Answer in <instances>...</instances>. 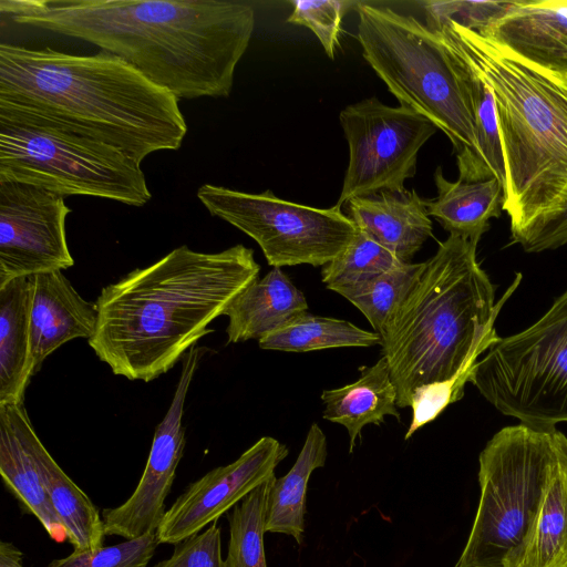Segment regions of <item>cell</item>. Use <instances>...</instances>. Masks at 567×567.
I'll return each instance as SVG.
<instances>
[{
	"label": "cell",
	"mask_w": 567,
	"mask_h": 567,
	"mask_svg": "<svg viewBox=\"0 0 567 567\" xmlns=\"http://www.w3.org/2000/svg\"><path fill=\"white\" fill-rule=\"evenodd\" d=\"M6 406L35 462L50 502L66 530L69 543L75 550H95L103 547L106 535L97 507L48 452L37 435L23 403Z\"/></svg>",
	"instance_id": "2e32d148"
},
{
	"label": "cell",
	"mask_w": 567,
	"mask_h": 567,
	"mask_svg": "<svg viewBox=\"0 0 567 567\" xmlns=\"http://www.w3.org/2000/svg\"><path fill=\"white\" fill-rule=\"evenodd\" d=\"M23 553L12 543L0 542V567H23Z\"/></svg>",
	"instance_id": "d590c367"
},
{
	"label": "cell",
	"mask_w": 567,
	"mask_h": 567,
	"mask_svg": "<svg viewBox=\"0 0 567 567\" xmlns=\"http://www.w3.org/2000/svg\"><path fill=\"white\" fill-rule=\"evenodd\" d=\"M327 458V439L317 423L306 436L303 446L289 472L275 480L268 502L266 533L292 536L298 544L306 529V496L312 472L323 467Z\"/></svg>",
	"instance_id": "d4e9b609"
},
{
	"label": "cell",
	"mask_w": 567,
	"mask_h": 567,
	"mask_svg": "<svg viewBox=\"0 0 567 567\" xmlns=\"http://www.w3.org/2000/svg\"><path fill=\"white\" fill-rule=\"evenodd\" d=\"M514 1H425L426 25L432 28L445 21L482 32L497 21Z\"/></svg>",
	"instance_id": "d6a6232c"
},
{
	"label": "cell",
	"mask_w": 567,
	"mask_h": 567,
	"mask_svg": "<svg viewBox=\"0 0 567 567\" xmlns=\"http://www.w3.org/2000/svg\"><path fill=\"white\" fill-rule=\"evenodd\" d=\"M461 61L465 66L466 82L474 116L476 147L481 166V179L486 181L489 178H496L502 186H504V156L493 94L475 71L462 59Z\"/></svg>",
	"instance_id": "f546056e"
},
{
	"label": "cell",
	"mask_w": 567,
	"mask_h": 567,
	"mask_svg": "<svg viewBox=\"0 0 567 567\" xmlns=\"http://www.w3.org/2000/svg\"><path fill=\"white\" fill-rule=\"evenodd\" d=\"M275 480L274 474L228 514L229 542L225 567H267L264 535L269 494Z\"/></svg>",
	"instance_id": "83f0119b"
},
{
	"label": "cell",
	"mask_w": 567,
	"mask_h": 567,
	"mask_svg": "<svg viewBox=\"0 0 567 567\" xmlns=\"http://www.w3.org/2000/svg\"><path fill=\"white\" fill-rule=\"evenodd\" d=\"M287 21L310 29L320 41L326 54L334 59L339 45L342 19L358 2L343 0H293Z\"/></svg>",
	"instance_id": "1f68e13d"
},
{
	"label": "cell",
	"mask_w": 567,
	"mask_h": 567,
	"mask_svg": "<svg viewBox=\"0 0 567 567\" xmlns=\"http://www.w3.org/2000/svg\"><path fill=\"white\" fill-rule=\"evenodd\" d=\"M321 400L324 404L322 417L343 425L348 431L350 453L365 425H379L386 415L400 420L396 389L384 357L373 365L362 367L357 381L322 391Z\"/></svg>",
	"instance_id": "44dd1931"
},
{
	"label": "cell",
	"mask_w": 567,
	"mask_h": 567,
	"mask_svg": "<svg viewBox=\"0 0 567 567\" xmlns=\"http://www.w3.org/2000/svg\"><path fill=\"white\" fill-rule=\"evenodd\" d=\"M0 99L113 145L138 164L181 147L178 99L106 52L72 54L0 44Z\"/></svg>",
	"instance_id": "3957f363"
},
{
	"label": "cell",
	"mask_w": 567,
	"mask_h": 567,
	"mask_svg": "<svg viewBox=\"0 0 567 567\" xmlns=\"http://www.w3.org/2000/svg\"><path fill=\"white\" fill-rule=\"evenodd\" d=\"M355 7L365 61L400 105L426 117L447 136L458 179L482 181L464 63L414 17L368 2Z\"/></svg>",
	"instance_id": "8992f818"
},
{
	"label": "cell",
	"mask_w": 567,
	"mask_h": 567,
	"mask_svg": "<svg viewBox=\"0 0 567 567\" xmlns=\"http://www.w3.org/2000/svg\"><path fill=\"white\" fill-rule=\"evenodd\" d=\"M208 348L194 346L182 358V370L171 405L156 426L148 458L132 495L122 505L102 512L106 536L133 539L156 532L165 515L168 496L186 439L183 415L186 396Z\"/></svg>",
	"instance_id": "4fadbf2b"
},
{
	"label": "cell",
	"mask_w": 567,
	"mask_h": 567,
	"mask_svg": "<svg viewBox=\"0 0 567 567\" xmlns=\"http://www.w3.org/2000/svg\"><path fill=\"white\" fill-rule=\"evenodd\" d=\"M424 262H401L365 281L336 292L349 300L368 319L374 332L383 336L402 302L419 280Z\"/></svg>",
	"instance_id": "4316f807"
},
{
	"label": "cell",
	"mask_w": 567,
	"mask_h": 567,
	"mask_svg": "<svg viewBox=\"0 0 567 567\" xmlns=\"http://www.w3.org/2000/svg\"><path fill=\"white\" fill-rule=\"evenodd\" d=\"M288 453L278 440L262 436L236 461L190 483L165 512L156 529L158 544L176 545L218 520L274 475Z\"/></svg>",
	"instance_id": "5bb4252c"
},
{
	"label": "cell",
	"mask_w": 567,
	"mask_h": 567,
	"mask_svg": "<svg viewBox=\"0 0 567 567\" xmlns=\"http://www.w3.org/2000/svg\"><path fill=\"white\" fill-rule=\"evenodd\" d=\"M14 23L92 43L176 99L227 97L255 10L221 0H1Z\"/></svg>",
	"instance_id": "6da1fadb"
},
{
	"label": "cell",
	"mask_w": 567,
	"mask_h": 567,
	"mask_svg": "<svg viewBox=\"0 0 567 567\" xmlns=\"http://www.w3.org/2000/svg\"><path fill=\"white\" fill-rule=\"evenodd\" d=\"M504 567H567V454L558 442L534 518Z\"/></svg>",
	"instance_id": "ffe728a7"
},
{
	"label": "cell",
	"mask_w": 567,
	"mask_h": 567,
	"mask_svg": "<svg viewBox=\"0 0 567 567\" xmlns=\"http://www.w3.org/2000/svg\"><path fill=\"white\" fill-rule=\"evenodd\" d=\"M153 567H225L221 529L217 520L200 533L176 544L171 557Z\"/></svg>",
	"instance_id": "836d02e7"
},
{
	"label": "cell",
	"mask_w": 567,
	"mask_h": 567,
	"mask_svg": "<svg viewBox=\"0 0 567 567\" xmlns=\"http://www.w3.org/2000/svg\"><path fill=\"white\" fill-rule=\"evenodd\" d=\"M491 90L512 239L567 205V72L537 65L453 21L430 28Z\"/></svg>",
	"instance_id": "277c9868"
},
{
	"label": "cell",
	"mask_w": 567,
	"mask_h": 567,
	"mask_svg": "<svg viewBox=\"0 0 567 567\" xmlns=\"http://www.w3.org/2000/svg\"><path fill=\"white\" fill-rule=\"evenodd\" d=\"M64 197L29 184L0 182V287L74 265L65 236Z\"/></svg>",
	"instance_id": "7c38bea8"
},
{
	"label": "cell",
	"mask_w": 567,
	"mask_h": 567,
	"mask_svg": "<svg viewBox=\"0 0 567 567\" xmlns=\"http://www.w3.org/2000/svg\"><path fill=\"white\" fill-rule=\"evenodd\" d=\"M470 382L527 427L555 432L567 422V290L530 327L498 338Z\"/></svg>",
	"instance_id": "9c48e42d"
},
{
	"label": "cell",
	"mask_w": 567,
	"mask_h": 567,
	"mask_svg": "<svg viewBox=\"0 0 567 567\" xmlns=\"http://www.w3.org/2000/svg\"><path fill=\"white\" fill-rule=\"evenodd\" d=\"M31 281L30 353L32 375L64 343L90 339L96 328L95 302L83 299L61 270L33 275Z\"/></svg>",
	"instance_id": "9a60e30c"
},
{
	"label": "cell",
	"mask_w": 567,
	"mask_h": 567,
	"mask_svg": "<svg viewBox=\"0 0 567 567\" xmlns=\"http://www.w3.org/2000/svg\"><path fill=\"white\" fill-rule=\"evenodd\" d=\"M31 281L16 278L0 287V405L23 403L32 375Z\"/></svg>",
	"instance_id": "7402d4cb"
},
{
	"label": "cell",
	"mask_w": 567,
	"mask_h": 567,
	"mask_svg": "<svg viewBox=\"0 0 567 567\" xmlns=\"http://www.w3.org/2000/svg\"><path fill=\"white\" fill-rule=\"evenodd\" d=\"M305 295L281 268L248 285L225 311L227 343L260 340L307 313Z\"/></svg>",
	"instance_id": "d6986e66"
},
{
	"label": "cell",
	"mask_w": 567,
	"mask_h": 567,
	"mask_svg": "<svg viewBox=\"0 0 567 567\" xmlns=\"http://www.w3.org/2000/svg\"><path fill=\"white\" fill-rule=\"evenodd\" d=\"M478 33L537 65L567 72V0L514 1Z\"/></svg>",
	"instance_id": "ac0fdd59"
},
{
	"label": "cell",
	"mask_w": 567,
	"mask_h": 567,
	"mask_svg": "<svg viewBox=\"0 0 567 567\" xmlns=\"http://www.w3.org/2000/svg\"><path fill=\"white\" fill-rule=\"evenodd\" d=\"M63 197L93 196L130 206L152 198L141 164L118 148L28 107L0 99V182Z\"/></svg>",
	"instance_id": "52a82bcc"
},
{
	"label": "cell",
	"mask_w": 567,
	"mask_h": 567,
	"mask_svg": "<svg viewBox=\"0 0 567 567\" xmlns=\"http://www.w3.org/2000/svg\"><path fill=\"white\" fill-rule=\"evenodd\" d=\"M555 432L519 423L487 442L478 457L476 515L455 567H504L537 511L557 447Z\"/></svg>",
	"instance_id": "ba28073f"
},
{
	"label": "cell",
	"mask_w": 567,
	"mask_h": 567,
	"mask_svg": "<svg viewBox=\"0 0 567 567\" xmlns=\"http://www.w3.org/2000/svg\"><path fill=\"white\" fill-rule=\"evenodd\" d=\"M526 252L557 249L567 244V205L513 239Z\"/></svg>",
	"instance_id": "e575fe53"
},
{
	"label": "cell",
	"mask_w": 567,
	"mask_h": 567,
	"mask_svg": "<svg viewBox=\"0 0 567 567\" xmlns=\"http://www.w3.org/2000/svg\"><path fill=\"white\" fill-rule=\"evenodd\" d=\"M158 545L156 532L95 550H73L48 567H147Z\"/></svg>",
	"instance_id": "4dcf8cb0"
},
{
	"label": "cell",
	"mask_w": 567,
	"mask_h": 567,
	"mask_svg": "<svg viewBox=\"0 0 567 567\" xmlns=\"http://www.w3.org/2000/svg\"><path fill=\"white\" fill-rule=\"evenodd\" d=\"M476 241L449 235L381 337L398 408L422 386L473 372L499 338L496 317L520 275L495 303V288L477 260Z\"/></svg>",
	"instance_id": "5b68a950"
},
{
	"label": "cell",
	"mask_w": 567,
	"mask_h": 567,
	"mask_svg": "<svg viewBox=\"0 0 567 567\" xmlns=\"http://www.w3.org/2000/svg\"><path fill=\"white\" fill-rule=\"evenodd\" d=\"M197 197L213 216L252 238L274 268L323 267L354 238L358 228L341 207L317 208L277 197L202 185Z\"/></svg>",
	"instance_id": "30bf717a"
},
{
	"label": "cell",
	"mask_w": 567,
	"mask_h": 567,
	"mask_svg": "<svg viewBox=\"0 0 567 567\" xmlns=\"http://www.w3.org/2000/svg\"><path fill=\"white\" fill-rule=\"evenodd\" d=\"M556 440L563 451L567 454V437L558 430L555 433Z\"/></svg>",
	"instance_id": "8d00e7d4"
},
{
	"label": "cell",
	"mask_w": 567,
	"mask_h": 567,
	"mask_svg": "<svg viewBox=\"0 0 567 567\" xmlns=\"http://www.w3.org/2000/svg\"><path fill=\"white\" fill-rule=\"evenodd\" d=\"M437 196L426 199L429 215L455 235L478 243L489 229V219L503 210V186L496 178L480 182L447 181L439 166L434 172Z\"/></svg>",
	"instance_id": "603a6c76"
},
{
	"label": "cell",
	"mask_w": 567,
	"mask_h": 567,
	"mask_svg": "<svg viewBox=\"0 0 567 567\" xmlns=\"http://www.w3.org/2000/svg\"><path fill=\"white\" fill-rule=\"evenodd\" d=\"M264 350L309 352L331 348L382 344L377 332L350 321L305 313L289 324L258 340Z\"/></svg>",
	"instance_id": "484cf974"
},
{
	"label": "cell",
	"mask_w": 567,
	"mask_h": 567,
	"mask_svg": "<svg viewBox=\"0 0 567 567\" xmlns=\"http://www.w3.org/2000/svg\"><path fill=\"white\" fill-rule=\"evenodd\" d=\"M401 262L388 249L358 230L351 243L322 267L321 280L327 289L337 291L381 275Z\"/></svg>",
	"instance_id": "f1b7e54d"
},
{
	"label": "cell",
	"mask_w": 567,
	"mask_h": 567,
	"mask_svg": "<svg viewBox=\"0 0 567 567\" xmlns=\"http://www.w3.org/2000/svg\"><path fill=\"white\" fill-rule=\"evenodd\" d=\"M259 271L241 244L217 252L179 246L101 290L87 343L113 374L153 381L214 331L209 324Z\"/></svg>",
	"instance_id": "7a4b0ae2"
},
{
	"label": "cell",
	"mask_w": 567,
	"mask_h": 567,
	"mask_svg": "<svg viewBox=\"0 0 567 567\" xmlns=\"http://www.w3.org/2000/svg\"><path fill=\"white\" fill-rule=\"evenodd\" d=\"M0 474L7 488L25 511L37 517L49 536L58 543L65 542L66 530L6 405L0 406Z\"/></svg>",
	"instance_id": "cb8c5ba5"
},
{
	"label": "cell",
	"mask_w": 567,
	"mask_h": 567,
	"mask_svg": "<svg viewBox=\"0 0 567 567\" xmlns=\"http://www.w3.org/2000/svg\"><path fill=\"white\" fill-rule=\"evenodd\" d=\"M343 206L358 230L403 262H411L423 244L432 237L426 199L420 197L414 189L355 197Z\"/></svg>",
	"instance_id": "e0dca14e"
},
{
	"label": "cell",
	"mask_w": 567,
	"mask_h": 567,
	"mask_svg": "<svg viewBox=\"0 0 567 567\" xmlns=\"http://www.w3.org/2000/svg\"><path fill=\"white\" fill-rule=\"evenodd\" d=\"M339 120L349 147L340 207L355 197L404 190L419 152L437 131L410 107L385 105L374 96L346 106Z\"/></svg>",
	"instance_id": "8fae6325"
}]
</instances>
